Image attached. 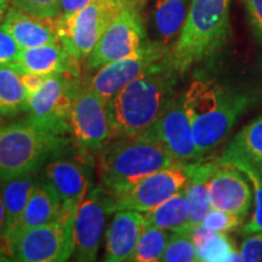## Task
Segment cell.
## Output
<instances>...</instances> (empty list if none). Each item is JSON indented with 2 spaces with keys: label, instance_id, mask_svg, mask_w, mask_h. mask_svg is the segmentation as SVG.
<instances>
[{
  "label": "cell",
  "instance_id": "obj_1",
  "mask_svg": "<svg viewBox=\"0 0 262 262\" xmlns=\"http://www.w3.org/2000/svg\"><path fill=\"white\" fill-rule=\"evenodd\" d=\"M179 75L166 55L116 95L107 103L113 137L135 136L155 125L176 96Z\"/></svg>",
  "mask_w": 262,
  "mask_h": 262
},
{
  "label": "cell",
  "instance_id": "obj_2",
  "mask_svg": "<svg viewBox=\"0 0 262 262\" xmlns=\"http://www.w3.org/2000/svg\"><path fill=\"white\" fill-rule=\"evenodd\" d=\"M182 97L199 160H204L227 139L238 118L253 102L251 95L208 77L193 80Z\"/></svg>",
  "mask_w": 262,
  "mask_h": 262
},
{
  "label": "cell",
  "instance_id": "obj_3",
  "mask_svg": "<svg viewBox=\"0 0 262 262\" xmlns=\"http://www.w3.org/2000/svg\"><path fill=\"white\" fill-rule=\"evenodd\" d=\"M100 149L98 175L106 188L119 191L179 163L150 127L135 136L117 137Z\"/></svg>",
  "mask_w": 262,
  "mask_h": 262
},
{
  "label": "cell",
  "instance_id": "obj_4",
  "mask_svg": "<svg viewBox=\"0 0 262 262\" xmlns=\"http://www.w3.org/2000/svg\"><path fill=\"white\" fill-rule=\"evenodd\" d=\"M229 34V0H192L168 57L180 74L212 56Z\"/></svg>",
  "mask_w": 262,
  "mask_h": 262
},
{
  "label": "cell",
  "instance_id": "obj_5",
  "mask_svg": "<svg viewBox=\"0 0 262 262\" xmlns=\"http://www.w3.org/2000/svg\"><path fill=\"white\" fill-rule=\"evenodd\" d=\"M63 141V136L29 120L0 126V180L37 171Z\"/></svg>",
  "mask_w": 262,
  "mask_h": 262
},
{
  "label": "cell",
  "instance_id": "obj_6",
  "mask_svg": "<svg viewBox=\"0 0 262 262\" xmlns=\"http://www.w3.org/2000/svg\"><path fill=\"white\" fill-rule=\"evenodd\" d=\"M139 4V0H94L73 14L60 15L55 19L58 40L75 60L88 58L118 12Z\"/></svg>",
  "mask_w": 262,
  "mask_h": 262
},
{
  "label": "cell",
  "instance_id": "obj_7",
  "mask_svg": "<svg viewBox=\"0 0 262 262\" xmlns=\"http://www.w3.org/2000/svg\"><path fill=\"white\" fill-rule=\"evenodd\" d=\"M64 204V203H63ZM77 205L64 204L58 220L27 229L9 239L12 260L22 262H63L73 254V225Z\"/></svg>",
  "mask_w": 262,
  "mask_h": 262
},
{
  "label": "cell",
  "instance_id": "obj_8",
  "mask_svg": "<svg viewBox=\"0 0 262 262\" xmlns=\"http://www.w3.org/2000/svg\"><path fill=\"white\" fill-rule=\"evenodd\" d=\"M193 163H176L169 168L156 171L141 179L129 187L112 191L116 211L135 210L147 212L160 203L183 191L191 179Z\"/></svg>",
  "mask_w": 262,
  "mask_h": 262
},
{
  "label": "cell",
  "instance_id": "obj_9",
  "mask_svg": "<svg viewBox=\"0 0 262 262\" xmlns=\"http://www.w3.org/2000/svg\"><path fill=\"white\" fill-rule=\"evenodd\" d=\"M116 211V201L110 188L97 187L78 205L73 225V254L75 261H95L100 250L107 217Z\"/></svg>",
  "mask_w": 262,
  "mask_h": 262
},
{
  "label": "cell",
  "instance_id": "obj_10",
  "mask_svg": "<svg viewBox=\"0 0 262 262\" xmlns=\"http://www.w3.org/2000/svg\"><path fill=\"white\" fill-rule=\"evenodd\" d=\"M70 131L83 149H101L113 139L107 103L86 84L75 86L70 113Z\"/></svg>",
  "mask_w": 262,
  "mask_h": 262
},
{
  "label": "cell",
  "instance_id": "obj_11",
  "mask_svg": "<svg viewBox=\"0 0 262 262\" xmlns=\"http://www.w3.org/2000/svg\"><path fill=\"white\" fill-rule=\"evenodd\" d=\"M146 40L143 21L137 5L125 6L116 15L86 58L89 71L129 56Z\"/></svg>",
  "mask_w": 262,
  "mask_h": 262
},
{
  "label": "cell",
  "instance_id": "obj_12",
  "mask_svg": "<svg viewBox=\"0 0 262 262\" xmlns=\"http://www.w3.org/2000/svg\"><path fill=\"white\" fill-rule=\"evenodd\" d=\"M77 84L68 74L50 75L37 93L29 95V122L61 136L68 133L72 98Z\"/></svg>",
  "mask_w": 262,
  "mask_h": 262
},
{
  "label": "cell",
  "instance_id": "obj_13",
  "mask_svg": "<svg viewBox=\"0 0 262 262\" xmlns=\"http://www.w3.org/2000/svg\"><path fill=\"white\" fill-rule=\"evenodd\" d=\"M169 49L159 41L145 40L135 52L97 70L86 85L108 103L147 68L163 60Z\"/></svg>",
  "mask_w": 262,
  "mask_h": 262
},
{
  "label": "cell",
  "instance_id": "obj_14",
  "mask_svg": "<svg viewBox=\"0 0 262 262\" xmlns=\"http://www.w3.org/2000/svg\"><path fill=\"white\" fill-rule=\"evenodd\" d=\"M152 129L176 162H201L191 120L183 106L182 94L175 96Z\"/></svg>",
  "mask_w": 262,
  "mask_h": 262
},
{
  "label": "cell",
  "instance_id": "obj_15",
  "mask_svg": "<svg viewBox=\"0 0 262 262\" xmlns=\"http://www.w3.org/2000/svg\"><path fill=\"white\" fill-rule=\"evenodd\" d=\"M241 170L229 164L219 163L209 180L211 208L247 219L253 202V192Z\"/></svg>",
  "mask_w": 262,
  "mask_h": 262
},
{
  "label": "cell",
  "instance_id": "obj_16",
  "mask_svg": "<svg viewBox=\"0 0 262 262\" xmlns=\"http://www.w3.org/2000/svg\"><path fill=\"white\" fill-rule=\"evenodd\" d=\"M143 224L145 219L142 212L118 210L107 231L106 261H133Z\"/></svg>",
  "mask_w": 262,
  "mask_h": 262
},
{
  "label": "cell",
  "instance_id": "obj_17",
  "mask_svg": "<svg viewBox=\"0 0 262 262\" xmlns=\"http://www.w3.org/2000/svg\"><path fill=\"white\" fill-rule=\"evenodd\" d=\"M78 60L71 56L61 42L22 49L17 67L21 72L41 75L70 74L78 75Z\"/></svg>",
  "mask_w": 262,
  "mask_h": 262
},
{
  "label": "cell",
  "instance_id": "obj_18",
  "mask_svg": "<svg viewBox=\"0 0 262 262\" xmlns=\"http://www.w3.org/2000/svg\"><path fill=\"white\" fill-rule=\"evenodd\" d=\"M0 27L10 33L22 49L60 42L55 19L34 17L15 6H10Z\"/></svg>",
  "mask_w": 262,
  "mask_h": 262
},
{
  "label": "cell",
  "instance_id": "obj_19",
  "mask_svg": "<svg viewBox=\"0 0 262 262\" xmlns=\"http://www.w3.org/2000/svg\"><path fill=\"white\" fill-rule=\"evenodd\" d=\"M63 211V202L50 183L47 181L37 182L21 216V220L10 238L27 229L56 221L61 217Z\"/></svg>",
  "mask_w": 262,
  "mask_h": 262
},
{
  "label": "cell",
  "instance_id": "obj_20",
  "mask_svg": "<svg viewBox=\"0 0 262 262\" xmlns=\"http://www.w3.org/2000/svg\"><path fill=\"white\" fill-rule=\"evenodd\" d=\"M45 179L58 193L64 204L78 206L86 196L89 176L84 166L77 162L61 159L48 164Z\"/></svg>",
  "mask_w": 262,
  "mask_h": 262
},
{
  "label": "cell",
  "instance_id": "obj_21",
  "mask_svg": "<svg viewBox=\"0 0 262 262\" xmlns=\"http://www.w3.org/2000/svg\"><path fill=\"white\" fill-rule=\"evenodd\" d=\"M217 166V160L194 162L191 179L183 188L189 204V220L187 227L183 231L185 233L191 234L193 229L202 225L206 214L210 211L211 204L210 198H209L208 183Z\"/></svg>",
  "mask_w": 262,
  "mask_h": 262
},
{
  "label": "cell",
  "instance_id": "obj_22",
  "mask_svg": "<svg viewBox=\"0 0 262 262\" xmlns=\"http://www.w3.org/2000/svg\"><path fill=\"white\" fill-rule=\"evenodd\" d=\"M262 158V116L245 125L232 139L217 159L220 164L256 163Z\"/></svg>",
  "mask_w": 262,
  "mask_h": 262
},
{
  "label": "cell",
  "instance_id": "obj_23",
  "mask_svg": "<svg viewBox=\"0 0 262 262\" xmlns=\"http://www.w3.org/2000/svg\"><path fill=\"white\" fill-rule=\"evenodd\" d=\"M192 0H157L153 10V24L159 42L170 50L187 17Z\"/></svg>",
  "mask_w": 262,
  "mask_h": 262
},
{
  "label": "cell",
  "instance_id": "obj_24",
  "mask_svg": "<svg viewBox=\"0 0 262 262\" xmlns=\"http://www.w3.org/2000/svg\"><path fill=\"white\" fill-rule=\"evenodd\" d=\"M34 175L35 171H33L12 179L0 180L3 201H4L6 216H8L9 238L21 220V216L24 214L33 188L37 185L38 181L35 180Z\"/></svg>",
  "mask_w": 262,
  "mask_h": 262
},
{
  "label": "cell",
  "instance_id": "obj_25",
  "mask_svg": "<svg viewBox=\"0 0 262 262\" xmlns=\"http://www.w3.org/2000/svg\"><path fill=\"white\" fill-rule=\"evenodd\" d=\"M148 225L170 232H183L189 220V204L185 192L181 191L160 203L152 210L143 212Z\"/></svg>",
  "mask_w": 262,
  "mask_h": 262
},
{
  "label": "cell",
  "instance_id": "obj_26",
  "mask_svg": "<svg viewBox=\"0 0 262 262\" xmlns=\"http://www.w3.org/2000/svg\"><path fill=\"white\" fill-rule=\"evenodd\" d=\"M22 72L15 66H0V116L12 117L27 112L29 94L21 79Z\"/></svg>",
  "mask_w": 262,
  "mask_h": 262
},
{
  "label": "cell",
  "instance_id": "obj_27",
  "mask_svg": "<svg viewBox=\"0 0 262 262\" xmlns=\"http://www.w3.org/2000/svg\"><path fill=\"white\" fill-rule=\"evenodd\" d=\"M198 261L221 262L227 261L228 255L237 250L234 242L224 232H214L199 225L191 232Z\"/></svg>",
  "mask_w": 262,
  "mask_h": 262
},
{
  "label": "cell",
  "instance_id": "obj_28",
  "mask_svg": "<svg viewBox=\"0 0 262 262\" xmlns=\"http://www.w3.org/2000/svg\"><path fill=\"white\" fill-rule=\"evenodd\" d=\"M170 231L155 226L143 224L139 242H137L133 261L135 262H156L162 261L163 254L170 239Z\"/></svg>",
  "mask_w": 262,
  "mask_h": 262
},
{
  "label": "cell",
  "instance_id": "obj_29",
  "mask_svg": "<svg viewBox=\"0 0 262 262\" xmlns=\"http://www.w3.org/2000/svg\"><path fill=\"white\" fill-rule=\"evenodd\" d=\"M235 168L241 170L242 172L247 176V179L253 185L254 192V202H255V210L251 216L250 221L247 222L243 227L241 228L239 233L242 235H249L253 233H260L262 232V176L257 171L253 164L248 162H235L233 164Z\"/></svg>",
  "mask_w": 262,
  "mask_h": 262
},
{
  "label": "cell",
  "instance_id": "obj_30",
  "mask_svg": "<svg viewBox=\"0 0 262 262\" xmlns=\"http://www.w3.org/2000/svg\"><path fill=\"white\" fill-rule=\"evenodd\" d=\"M164 262H192L198 261L196 250L191 234L185 232H172L164 251Z\"/></svg>",
  "mask_w": 262,
  "mask_h": 262
},
{
  "label": "cell",
  "instance_id": "obj_31",
  "mask_svg": "<svg viewBox=\"0 0 262 262\" xmlns=\"http://www.w3.org/2000/svg\"><path fill=\"white\" fill-rule=\"evenodd\" d=\"M12 6L41 19H56L61 15V0H10Z\"/></svg>",
  "mask_w": 262,
  "mask_h": 262
},
{
  "label": "cell",
  "instance_id": "obj_32",
  "mask_svg": "<svg viewBox=\"0 0 262 262\" xmlns=\"http://www.w3.org/2000/svg\"><path fill=\"white\" fill-rule=\"evenodd\" d=\"M243 222L244 219L241 216L211 208L203 220L202 226L210 229V231L228 233V232L235 231V229L242 227Z\"/></svg>",
  "mask_w": 262,
  "mask_h": 262
},
{
  "label": "cell",
  "instance_id": "obj_33",
  "mask_svg": "<svg viewBox=\"0 0 262 262\" xmlns=\"http://www.w3.org/2000/svg\"><path fill=\"white\" fill-rule=\"evenodd\" d=\"M22 48L10 34L0 27V66H16Z\"/></svg>",
  "mask_w": 262,
  "mask_h": 262
},
{
  "label": "cell",
  "instance_id": "obj_34",
  "mask_svg": "<svg viewBox=\"0 0 262 262\" xmlns=\"http://www.w3.org/2000/svg\"><path fill=\"white\" fill-rule=\"evenodd\" d=\"M243 261L262 262V232L249 234L239 248Z\"/></svg>",
  "mask_w": 262,
  "mask_h": 262
},
{
  "label": "cell",
  "instance_id": "obj_35",
  "mask_svg": "<svg viewBox=\"0 0 262 262\" xmlns=\"http://www.w3.org/2000/svg\"><path fill=\"white\" fill-rule=\"evenodd\" d=\"M251 24L262 34V0H243Z\"/></svg>",
  "mask_w": 262,
  "mask_h": 262
},
{
  "label": "cell",
  "instance_id": "obj_36",
  "mask_svg": "<svg viewBox=\"0 0 262 262\" xmlns=\"http://www.w3.org/2000/svg\"><path fill=\"white\" fill-rule=\"evenodd\" d=\"M49 77L37 73H29V72H22L21 79L24 83L26 90L29 95L37 93V91L42 86V84L47 81Z\"/></svg>",
  "mask_w": 262,
  "mask_h": 262
},
{
  "label": "cell",
  "instance_id": "obj_37",
  "mask_svg": "<svg viewBox=\"0 0 262 262\" xmlns=\"http://www.w3.org/2000/svg\"><path fill=\"white\" fill-rule=\"evenodd\" d=\"M94 0H61V15H70L84 6L89 5Z\"/></svg>",
  "mask_w": 262,
  "mask_h": 262
},
{
  "label": "cell",
  "instance_id": "obj_38",
  "mask_svg": "<svg viewBox=\"0 0 262 262\" xmlns=\"http://www.w3.org/2000/svg\"><path fill=\"white\" fill-rule=\"evenodd\" d=\"M8 238H9L8 216H6L4 201H3V195H2V188H0V239L4 242V244H8Z\"/></svg>",
  "mask_w": 262,
  "mask_h": 262
},
{
  "label": "cell",
  "instance_id": "obj_39",
  "mask_svg": "<svg viewBox=\"0 0 262 262\" xmlns=\"http://www.w3.org/2000/svg\"><path fill=\"white\" fill-rule=\"evenodd\" d=\"M10 8V0H0V24L4 19L6 12Z\"/></svg>",
  "mask_w": 262,
  "mask_h": 262
},
{
  "label": "cell",
  "instance_id": "obj_40",
  "mask_svg": "<svg viewBox=\"0 0 262 262\" xmlns=\"http://www.w3.org/2000/svg\"><path fill=\"white\" fill-rule=\"evenodd\" d=\"M253 165L255 166V168H256V170L258 172H260V175L262 176V158L260 159V160H257L256 163H254Z\"/></svg>",
  "mask_w": 262,
  "mask_h": 262
},
{
  "label": "cell",
  "instance_id": "obj_41",
  "mask_svg": "<svg viewBox=\"0 0 262 262\" xmlns=\"http://www.w3.org/2000/svg\"><path fill=\"white\" fill-rule=\"evenodd\" d=\"M9 258H6V255L4 253V250H3L2 245H0V261H8Z\"/></svg>",
  "mask_w": 262,
  "mask_h": 262
},
{
  "label": "cell",
  "instance_id": "obj_42",
  "mask_svg": "<svg viewBox=\"0 0 262 262\" xmlns=\"http://www.w3.org/2000/svg\"><path fill=\"white\" fill-rule=\"evenodd\" d=\"M139 2H140V3H142V0H139Z\"/></svg>",
  "mask_w": 262,
  "mask_h": 262
},
{
  "label": "cell",
  "instance_id": "obj_43",
  "mask_svg": "<svg viewBox=\"0 0 262 262\" xmlns=\"http://www.w3.org/2000/svg\"><path fill=\"white\" fill-rule=\"evenodd\" d=\"M0 117H2V116H0Z\"/></svg>",
  "mask_w": 262,
  "mask_h": 262
},
{
  "label": "cell",
  "instance_id": "obj_44",
  "mask_svg": "<svg viewBox=\"0 0 262 262\" xmlns=\"http://www.w3.org/2000/svg\"><path fill=\"white\" fill-rule=\"evenodd\" d=\"M261 35H262V34H261Z\"/></svg>",
  "mask_w": 262,
  "mask_h": 262
}]
</instances>
